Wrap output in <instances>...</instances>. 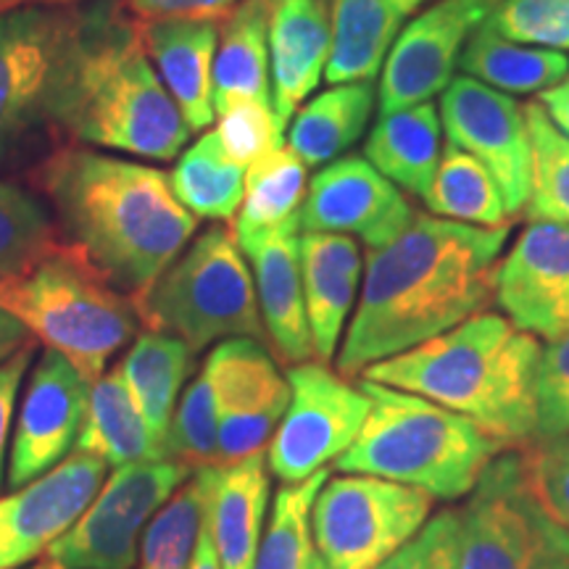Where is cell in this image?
Masks as SVG:
<instances>
[{"label":"cell","mask_w":569,"mask_h":569,"mask_svg":"<svg viewBox=\"0 0 569 569\" xmlns=\"http://www.w3.org/2000/svg\"><path fill=\"white\" fill-rule=\"evenodd\" d=\"M425 0H332L330 84L372 82L398 34Z\"/></svg>","instance_id":"25"},{"label":"cell","mask_w":569,"mask_h":569,"mask_svg":"<svg viewBox=\"0 0 569 569\" xmlns=\"http://www.w3.org/2000/svg\"><path fill=\"white\" fill-rule=\"evenodd\" d=\"M372 111V82L332 84L293 113L288 124V148L306 167L322 169L365 138Z\"/></svg>","instance_id":"29"},{"label":"cell","mask_w":569,"mask_h":569,"mask_svg":"<svg viewBox=\"0 0 569 569\" xmlns=\"http://www.w3.org/2000/svg\"><path fill=\"white\" fill-rule=\"evenodd\" d=\"M206 509H209V507H206ZM190 569H222V567H219L217 549H213L209 519H203L201 538H198V549H196V557H193V565H190Z\"/></svg>","instance_id":"49"},{"label":"cell","mask_w":569,"mask_h":569,"mask_svg":"<svg viewBox=\"0 0 569 569\" xmlns=\"http://www.w3.org/2000/svg\"><path fill=\"white\" fill-rule=\"evenodd\" d=\"M30 569H56V567H53V565H48V561H40L38 567H30Z\"/></svg>","instance_id":"51"},{"label":"cell","mask_w":569,"mask_h":569,"mask_svg":"<svg viewBox=\"0 0 569 569\" xmlns=\"http://www.w3.org/2000/svg\"><path fill=\"white\" fill-rule=\"evenodd\" d=\"M330 472L322 469L315 478L282 486L274 496L272 519H269L264 540H261L256 569H306L311 551V503L325 486Z\"/></svg>","instance_id":"38"},{"label":"cell","mask_w":569,"mask_h":569,"mask_svg":"<svg viewBox=\"0 0 569 569\" xmlns=\"http://www.w3.org/2000/svg\"><path fill=\"white\" fill-rule=\"evenodd\" d=\"M59 246L46 206L19 184L0 180V277L24 272Z\"/></svg>","instance_id":"37"},{"label":"cell","mask_w":569,"mask_h":569,"mask_svg":"<svg viewBox=\"0 0 569 569\" xmlns=\"http://www.w3.org/2000/svg\"><path fill=\"white\" fill-rule=\"evenodd\" d=\"M67 246L80 251L134 306L172 267L198 230L169 174L146 161L67 146L40 163Z\"/></svg>","instance_id":"2"},{"label":"cell","mask_w":569,"mask_h":569,"mask_svg":"<svg viewBox=\"0 0 569 569\" xmlns=\"http://www.w3.org/2000/svg\"><path fill=\"white\" fill-rule=\"evenodd\" d=\"M530 130V222L569 227V138L551 122L538 101L525 106Z\"/></svg>","instance_id":"36"},{"label":"cell","mask_w":569,"mask_h":569,"mask_svg":"<svg viewBox=\"0 0 569 569\" xmlns=\"http://www.w3.org/2000/svg\"><path fill=\"white\" fill-rule=\"evenodd\" d=\"M509 230L417 213L396 240L369 248L338 372L361 375L486 311L496 301V267Z\"/></svg>","instance_id":"1"},{"label":"cell","mask_w":569,"mask_h":569,"mask_svg":"<svg viewBox=\"0 0 569 569\" xmlns=\"http://www.w3.org/2000/svg\"><path fill=\"white\" fill-rule=\"evenodd\" d=\"M269 0H240L219 21L213 56V111L246 98H269Z\"/></svg>","instance_id":"28"},{"label":"cell","mask_w":569,"mask_h":569,"mask_svg":"<svg viewBox=\"0 0 569 569\" xmlns=\"http://www.w3.org/2000/svg\"><path fill=\"white\" fill-rule=\"evenodd\" d=\"M106 469L96 453L74 448L51 472L0 496V569H19L51 549L103 488Z\"/></svg>","instance_id":"17"},{"label":"cell","mask_w":569,"mask_h":569,"mask_svg":"<svg viewBox=\"0 0 569 569\" xmlns=\"http://www.w3.org/2000/svg\"><path fill=\"white\" fill-rule=\"evenodd\" d=\"M190 475L193 469L174 459L117 467L42 561L56 569H132L142 525L151 522Z\"/></svg>","instance_id":"10"},{"label":"cell","mask_w":569,"mask_h":569,"mask_svg":"<svg viewBox=\"0 0 569 569\" xmlns=\"http://www.w3.org/2000/svg\"><path fill=\"white\" fill-rule=\"evenodd\" d=\"M34 348L38 343L30 340L6 356L0 361V488H3V469H6V451H9V438H11V425L13 415H17V398L21 386L27 382V372H30V365L34 359Z\"/></svg>","instance_id":"46"},{"label":"cell","mask_w":569,"mask_h":569,"mask_svg":"<svg viewBox=\"0 0 569 569\" xmlns=\"http://www.w3.org/2000/svg\"><path fill=\"white\" fill-rule=\"evenodd\" d=\"M540 438L569 430V336L543 348L540 361Z\"/></svg>","instance_id":"45"},{"label":"cell","mask_w":569,"mask_h":569,"mask_svg":"<svg viewBox=\"0 0 569 569\" xmlns=\"http://www.w3.org/2000/svg\"><path fill=\"white\" fill-rule=\"evenodd\" d=\"M498 0H436L407 21L380 77V113L427 103L453 80L467 40Z\"/></svg>","instance_id":"15"},{"label":"cell","mask_w":569,"mask_h":569,"mask_svg":"<svg viewBox=\"0 0 569 569\" xmlns=\"http://www.w3.org/2000/svg\"><path fill=\"white\" fill-rule=\"evenodd\" d=\"M213 377L219 407L217 467L238 465L267 451L290 403V382L253 338H230L203 361Z\"/></svg>","instance_id":"14"},{"label":"cell","mask_w":569,"mask_h":569,"mask_svg":"<svg viewBox=\"0 0 569 569\" xmlns=\"http://www.w3.org/2000/svg\"><path fill=\"white\" fill-rule=\"evenodd\" d=\"M457 517L459 569H569V528L532 493L519 451L490 461Z\"/></svg>","instance_id":"8"},{"label":"cell","mask_w":569,"mask_h":569,"mask_svg":"<svg viewBox=\"0 0 569 569\" xmlns=\"http://www.w3.org/2000/svg\"><path fill=\"white\" fill-rule=\"evenodd\" d=\"M77 19L80 3L0 11V161L46 124L48 92Z\"/></svg>","instance_id":"12"},{"label":"cell","mask_w":569,"mask_h":569,"mask_svg":"<svg viewBox=\"0 0 569 569\" xmlns=\"http://www.w3.org/2000/svg\"><path fill=\"white\" fill-rule=\"evenodd\" d=\"M0 306L88 382H96L140 330L132 298L67 243L24 272L0 277Z\"/></svg>","instance_id":"6"},{"label":"cell","mask_w":569,"mask_h":569,"mask_svg":"<svg viewBox=\"0 0 569 569\" xmlns=\"http://www.w3.org/2000/svg\"><path fill=\"white\" fill-rule=\"evenodd\" d=\"M88 0H0V11L19 6H74ZM132 17L140 21L190 19V21H222L240 0H119Z\"/></svg>","instance_id":"44"},{"label":"cell","mask_w":569,"mask_h":569,"mask_svg":"<svg viewBox=\"0 0 569 569\" xmlns=\"http://www.w3.org/2000/svg\"><path fill=\"white\" fill-rule=\"evenodd\" d=\"M77 451L96 453L109 467L134 461L169 459V448L146 425L127 388L122 367H113L92 382L88 417H84Z\"/></svg>","instance_id":"27"},{"label":"cell","mask_w":569,"mask_h":569,"mask_svg":"<svg viewBox=\"0 0 569 569\" xmlns=\"http://www.w3.org/2000/svg\"><path fill=\"white\" fill-rule=\"evenodd\" d=\"M330 51V0H269L272 106L282 127L322 82Z\"/></svg>","instance_id":"20"},{"label":"cell","mask_w":569,"mask_h":569,"mask_svg":"<svg viewBox=\"0 0 569 569\" xmlns=\"http://www.w3.org/2000/svg\"><path fill=\"white\" fill-rule=\"evenodd\" d=\"M253 264L256 298L267 338L284 365L315 359L309 319H306L298 230H282L240 246Z\"/></svg>","instance_id":"23"},{"label":"cell","mask_w":569,"mask_h":569,"mask_svg":"<svg viewBox=\"0 0 569 569\" xmlns=\"http://www.w3.org/2000/svg\"><path fill=\"white\" fill-rule=\"evenodd\" d=\"M540 361L536 336L480 311L361 377L436 401L478 425L503 451H519L540 438Z\"/></svg>","instance_id":"4"},{"label":"cell","mask_w":569,"mask_h":569,"mask_svg":"<svg viewBox=\"0 0 569 569\" xmlns=\"http://www.w3.org/2000/svg\"><path fill=\"white\" fill-rule=\"evenodd\" d=\"M246 172L222 151L213 130H206L193 146L177 156L169 182L184 209L196 219L232 222L246 193Z\"/></svg>","instance_id":"33"},{"label":"cell","mask_w":569,"mask_h":569,"mask_svg":"<svg viewBox=\"0 0 569 569\" xmlns=\"http://www.w3.org/2000/svg\"><path fill=\"white\" fill-rule=\"evenodd\" d=\"M375 569H459V517L443 509L425 528Z\"/></svg>","instance_id":"43"},{"label":"cell","mask_w":569,"mask_h":569,"mask_svg":"<svg viewBox=\"0 0 569 569\" xmlns=\"http://www.w3.org/2000/svg\"><path fill=\"white\" fill-rule=\"evenodd\" d=\"M306 169L309 167L288 146L277 148L248 169L243 203L232 227L238 246L272 232L301 230L298 219L309 188Z\"/></svg>","instance_id":"31"},{"label":"cell","mask_w":569,"mask_h":569,"mask_svg":"<svg viewBox=\"0 0 569 569\" xmlns=\"http://www.w3.org/2000/svg\"><path fill=\"white\" fill-rule=\"evenodd\" d=\"M538 103L549 113V119L569 138V74L553 88L538 92Z\"/></svg>","instance_id":"47"},{"label":"cell","mask_w":569,"mask_h":569,"mask_svg":"<svg viewBox=\"0 0 569 569\" xmlns=\"http://www.w3.org/2000/svg\"><path fill=\"white\" fill-rule=\"evenodd\" d=\"M361 388L372 409L336 461L338 472L372 475L425 490L436 501H459L503 451L478 425L436 401L372 380Z\"/></svg>","instance_id":"5"},{"label":"cell","mask_w":569,"mask_h":569,"mask_svg":"<svg viewBox=\"0 0 569 569\" xmlns=\"http://www.w3.org/2000/svg\"><path fill=\"white\" fill-rule=\"evenodd\" d=\"M169 459L180 461L193 472L217 467L219 459V407L209 367H201L180 401L169 427Z\"/></svg>","instance_id":"39"},{"label":"cell","mask_w":569,"mask_h":569,"mask_svg":"<svg viewBox=\"0 0 569 569\" xmlns=\"http://www.w3.org/2000/svg\"><path fill=\"white\" fill-rule=\"evenodd\" d=\"M193 356L190 346L182 343L180 338L159 330H146L138 332L130 351L119 361L134 407L151 427L153 436L163 443L169 438L180 390L193 367Z\"/></svg>","instance_id":"30"},{"label":"cell","mask_w":569,"mask_h":569,"mask_svg":"<svg viewBox=\"0 0 569 569\" xmlns=\"http://www.w3.org/2000/svg\"><path fill=\"white\" fill-rule=\"evenodd\" d=\"M306 569H327V567H325V561L317 557V551H311L309 561H306Z\"/></svg>","instance_id":"50"},{"label":"cell","mask_w":569,"mask_h":569,"mask_svg":"<svg viewBox=\"0 0 569 569\" xmlns=\"http://www.w3.org/2000/svg\"><path fill=\"white\" fill-rule=\"evenodd\" d=\"M90 388L92 382L59 351L46 348L40 353L27 377L13 427L9 457V486L13 490L51 472L69 457L88 417Z\"/></svg>","instance_id":"16"},{"label":"cell","mask_w":569,"mask_h":569,"mask_svg":"<svg viewBox=\"0 0 569 569\" xmlns=\"http://www.w3.org/2000/svg\"><path fill=\"white\" fill-rule=\"evenodd\" d=\"M30 343V332L24 330V325L19 322L17 317L9 315V311L0 306V361L13 351H19L21 346Z\"/></svg>","instance_id":"48"},{"label":"cell","mask_w":569,"mask_h":569,"mask_svg":"<svg viewBox=\"0 0 569 569\" xmlns=\"http://www.w3.org/2000/svg\"><path fill=\"white\" fill-rule=\"evenodd\" d=\"M284 377L290 382V403L269 440L267 465L282 486H298L353 446L372 401L365 388L322 361H303Z\"/></svg>","instance_id":"11"},{"label":"cell","mask_w":569,"mask_h":569,"mask_svg":"<svg viewBox=\"0 0 569 569\" xmlns=\"http://www.w3.org/2000/svg\"><path fill=\"white\" fill-rule=\"evenodd\" d=\"M138 315L148 330L180 338L193 353L230 338L267 336L246 253L222 224L177 256L138 303Z\"/></svg>","instance_id":"7"},{"label":"cell","mask_w":569,"mask_h":569,"mask_svg":"<svg viewBox=\"0 0 569 569\" xmlns=\"http://www.w3.org/2000/svg\"><path fill=\"white\" fill-rule=\"evenodd\" d=\"M365 159L403 193L425 198L443 159L436 103L380 113L365 142Z\"/></svg>","instance_id":"26"},{"label":"cell","mask_w":569,"mask_h":569,"mask_svg":"<svg viewBox=\"0 0 569 569\" xmlns=\"http://www.w3.org/2000/svg\"><path fill=\"white\" fill-rule=\"evenodd\" d=\"M46 124L77 146L142 161H174L193 134L148 59L142 21L119 0L80 3Z\"/></svg>","instance_id":"3"},{"label":"cell","mask_w":569,"mask_h":569,"mask_svg":"<svg viewBox=\"0 0 569 569\" xmlns=\"http://www.w3.org/2000/svg\"><path fill=\"white\" fill-rule=\"evenodd\" d=\"M217 138L222 151L238 163L251 169L253 163L267 159L284 142V127L277 119L274 106L269 98H246L234 101L224 111L217 113Z\"/></svg>","instance_id":"40"},{"label":"cell","mask_w":569,"mask_h":569,"mask_svg":"<svg viewBox=\"0 0 569 569\" xmlns=\"http://www.w3.org/2000/svg\"><path fill=\"white\" fill-rule=\"evenodd\" d=\"M415 206L365 156H340L311 177L301 206L303 232H336L382 248L415 222Z\"/></svg>","instance_id":"18"},{"label":"cell","mask_w":569,"mask_h":569,"mask_svg":"<svg viewBox=\"0 0 569 569\" xmlns=\"http://www.w3.org/2000/svg\"><path fill=\"white\" fill-rule=\"evenodd\" d=\"M496 303L519 330L569 336V227L530 222L496 267Z\"/></svg>","instance_id":"19"},{"label":"cell","mask_w":569,"mask_h":569,"mask_svg":"<svg viewBox=\"0 0 569 569\" xmlns=\"http://www.w3.org/2000/svg\"><path fill=\"white\" fill-rule=\"evenodd\" d=\"M448 142L475 156L493 174L511 217L530 198V130L525 106L507 92L459 74L440 92Z\"/></svg>","instance_id":"13"},{"label":"cell","mask_w":569,"mask_h":569,"mask_svg":"<svg viewBox=\"0 0 569 569\" xmlns=\"http://www.w3.org/2000/svg\"><path fill=\"white\" fill-rule=\"evenodd\" d=\"M432 503L403 482L340 472L311 503V546L327 569H375L425 528Z\"/></svg>","instance_id":"9"},{"label":"cell","mask_w":569,"mask_h":569,"mask_svg":"<svg viewBox=\"0 0 569 569\" xmlns=\"http://www.w3.org/2000/svg\"><path fill=\"white\" fill-rule=\"evenodd\" d=\"M432 217L478 227L511 224L501 190L482 163L448 142L436 180L422 198Z\"/></svg>","instance_id":"34"},{"label":"cell","mask_w":569,"mask_h":569,"mask_svg":"<svg viewBox=\"0 0 569 569\" xmlns=\"http://www.w3.org/2000/svg\"><path fill=\"white\" fill-rule=\"evenodd\" d=\"M301 277L315 356L322 365L332 361L346 322L351 317L365 261L353 238L336 232H303L298 238Z\"/></svg>","instance_id":"21"},{"label":"cell","mask_w":569,"mask_h":569,"mask_svg":"<svg viewBox=\"0 0 569 569\" xmlns=\"http://www.w3.org/2000/svg\"><path fill=\"white\" fill-rule=\"evenodd\" d=\"M482 24L522 46L569 51V0H498Z\"/></svg>","instance_id":"41"},{"label":"cell","mask_w":569,"mask_h":569,"mask_svg":"<svg viewBox=\"0 0 569 569\" xmlns=\"http://www.w3.org/2000/svg\"><path fill=\"white\" fill-rule=\"evenodd\" d=\"M211 467L198 469L148 522L140 569H190L209 507Z\"/></svg>","instance_id":"35"},{"label":"cell","mask_w":569,"mask_h":569,"mask_svg":"<svg viewBox=\"0 0 569 569\" xmlns=\"http://www.w3.org/2000/svg\"><path fill=\"white\" fill-rule=\"evenodd\" d=\"M267 451L238 465L211 467L209 530L222 569H256L269 511Z\"/></svg>","instance_id":"24"},{"label":"cell","mask_w":569,"mask_h":569,"mask_svg":"<svg viewBox=\"0 0 569 569\" xmlns=\"http://www.w3.org/2000/svg\"><path fill=\"white\" fill-rule=\"evenodd\" d=\"M142 42L156 74L172 96L190 132L209 130L217 119L213 56L219 42V21H142Z\"/></svg>","instance_id":"22"},{"label":"cell","mask_w":569,"mask_h":569,"mask_svg":"<svg viewBox=\"0 0 569 569\" xmlns=\"http://www.w3.org/2000/svg\"><path fill=\"white\" fill-rule=\"evenodd\" d=\"M461 74L475 77L501 92H543L569 74V59L549 48H532L507 40L480 24L461 53Z\"/></svg>","instance_id":"32"},{"label":"cell","mask_w":569,"mask_h":569,"mask_svg":"<svg viewBox=\"0 0 569 569\" xmlns=\"http://www.w3.org/2000/svg\"><path fill=\"white\" fill-rule=\"evenodd\" d=\"M525 475L543 509L569 528V430L519 448Z\"/></svg>","instance_id":"42"}]
</instances>
